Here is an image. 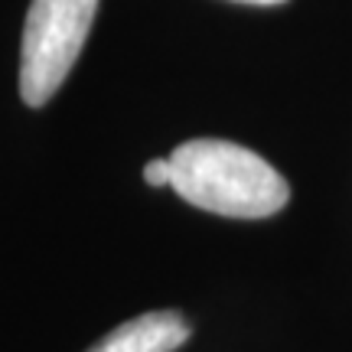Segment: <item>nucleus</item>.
I'll return each mask as SVG.
<instances>
[{"label":"nucleus","instance_id":"f257e3e1","mask_svg":"<svg viewBox=\"0 0 352 352\" xmlns=\"http://www.w3.org/2000/svg\"><path fill=\"white\" fill-rule=\"evenodd\" d=\"M170 170L176 196L226 219H267L290 199L287 179L264 157L232 140H186L170 153Z\"/></svg>","mask_w":352,"mask_h":352},{"label":"nucleus","instance_id":"f03ea898","mask_svg":"<svg viewBox=\"0 0 352 352\" xmlns=\"http://www.w3.org/2000/svg\"><path fill=\"white\" fill-rule=\"evenodd\" d=\"M98 0H33L20 46V98L43 108L63 88L88 30L95 23Z\"/></svg>","mask_w":352,"mask_h":352},{"label":"nucleus","instance_id":"7ed1b4c3","mask_svg":"<svg viewBox=\"0 0 352 352\" xmlns=\"http://www.w3.org/2000/svg\"><path fill=\"white\" fill-rule=\"evenodd\" d=\"M189 320L176 310H151L114 327L88 352H176L189 340Z\"/></svg>","mask_w":352,"mask_h":352},{"label":"nucleus","instance_id":"20e7f679","mask_svg":"<svg viewBox=\"0 0 352 352\" xmlns=\"http://www.w3.org/2000/svg\"><path fill=\"white\" fill-rule=\"evenodd\" d=\"M144 179H147L151 186H170V179H173L170 157H166V160H151V164L144 166Z\"/></svg>","mask_w":352,"mask_h":352},{"label":"nucleus","instance_id":"39448f33","mask_svg":"<svg viewBox=\"0 0 352 352\" xmlns=\"http://www.w3.org/2000/svg\"><path fill=\"white\" fill-rule=\"evenodd\" d=\"M232 3H248V7H277V3H287V0H232Z\"/></svg>","mask_w":352,"mask_h":352}]
</instances>
